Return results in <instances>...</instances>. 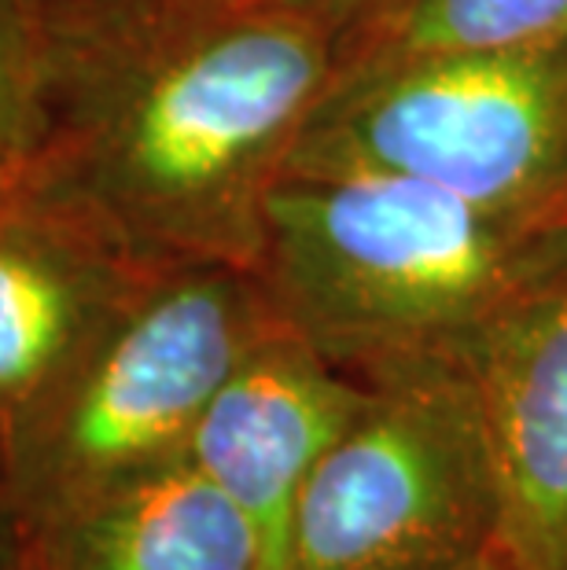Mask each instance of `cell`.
Instances as JSON below:
<instances>
[{
  "mask_svg": "<svg viewBox=\"0 0 567 570\" xmlns=\"http://www.w3.org/2000/svg\"><path fill=\"white\" fill-rule=\"evenodd\" d=\"M284 321L255 269L151 265L78 365L4 442L11 530H45L180 460L222 383Z\"/></svg>",
  "mask_w": 567,
  "mask_h": 570,
  "instance_id": "cell-3",
  "label": "cell"
},
{
  "mask_svg": "<svg viewBox=\"0 0 567 570\" xmlns=\"http://www.w3.org/2000/svg\"><path fill=\"white\" fill-rule=\"evenodd\" d=\"M284 174H377L567 222V41L335 75Z\"/></svg>",
  "mask_w": 567,
  "mask_h": 570,
  "instance_id": "cell-4",
  "label": "cell"
},
{
  "mask_svg": "<svg viewBox=\"0 0 567 570\" xmlns=\"http://www.w3.org/2000/svg\"><path fill=\"white\" fill-rule=\"evenodd\" d=\"M369 402V383L335 368L292 327H276L211 397L192 460L258 527L270 570H284L295 504L332 442Z\"/></svg>",
  "mask_w": 567,
  "mask_h": 570,
  "instance_id": "cell-7",
  "label": "cell"
},
{
  "mask_svg": "<svg viewBox=\"0 0 567 570\" xmlns=\"http://www.w3.org/2000/svg\"><path fill=\"white\" fill-rule=\"evenodd\" d=\"M498 487L468 365L369 383L295 504L284 570H465L493 556Z\"/></svg>",
  "mask_w": 567,
  "mask_h": 570,
  "instance_id": "cell-5",
  "label": "cell"
},
{
  "mask_svg": "<svg viewBox=\"0 0 567 570\" xmlns=\"http://www.w3.org/2000/svg\"><path fill=\"white\" fill-rule=\"evenodd\" d=\"M472 372L498 487V560L567 570V265L479 338Z\"/></svg>",
  "mask_w": 567,
  "mask_h": 570,
  "instance_id": "cell-8",
  "label": "cell"
},
{
  "mask_svg": "<svg viewBox=\"0 0 567 570\" xmlns=\"http://www.w3.org/2000/svg\"><path fill=\"white\" fill-rule=\"evenodd\" d=\"M465 570H509L501 560H498V552L493 556H487V560H479V563H472V567H465Z\"/></svg>",
  "mask_w": 567,
  "mask_h": 570,
  "instance_id": "cell-15",
  "label": "cell"
},
{
  "mask_svg": "<svg viewBox=\"0 0 567 570\" xmlns=\"http://www.w3.org/2000/svg\"><path fill=\"white\" fill-rule=\"evenodd\" d=\"M148 269L45 180L0 191V442L63 383Z\"/></svg>",
  "mask_w": 567,
  "mask_h": 570,
  "instance_id": "cell-6",
  "label": "cell"
},
{
  "mask_svg": "<svg viewBox=\"0 0 567 570\" xmlns=\"http://www.w3.org/2000/svg\"><path fill=\"white\" fill-rule=\"evenodd\" d=\"M11 538V508H8V468H4V442H0V556Z\"/></svg>",
  "mask_w": 567,
  "mask_h": 570,
  "instance_id": "cell-13",
  "label": "cell"
},
{
  "mask_svg": "<svg viewBox=\"0 0 567 570\" xmlns=\"http://www.w3.org/2000/svg\"><path fill=\"white\" fill-rule=\"evenodd\" d=\"M16 533L41 544L48 570H270L258 527L185 456Z\"/></svg>",
  "mask_w": 567,
  "mask_h": 570,
  "instance_id": "cell-9",
  "label": "cell"
},
{
  "mask_svg": "<svg viewBox=\"0 0 567 570\" xmlns=\"http://www.w3.org/2000/svg\"><path fill=\"white\" fill-rule=\"evenodd\" d=\"M567 41V0H365L340 22L335 75Z\"/></svg>",
  "mask_w": 567,
  "mask_h": 570,
  "instance_id": "cell-10",
  "label": "cell"
},
{
  "mask_svg": "<svg viewBox=\"0 0 567 570\" xmlns=\"http://www.w3.org/2000/svg\"><path fill=\"white\" fill-rule=\"evenodd\" d=\"M0 570H48V560H45L38 541L27 538V533L11 530L8 549H4V556H0Z\"/></svg>",
  "mask_w": 567,
  "mask_h": 570,
  "instance_id": "cell-12",
  "label": "cell"
},
{
  "mask_svg": "<svg viewBox=\"0 0 567 570\" xmlns=\"http://www.w3.org/2000/svg\"><path fill=\"white\" fill-rule=\"evenodd\" d=\"M299 4H306V8H313V11H321V16H329L335 27L354 11L358 4H365V0H299Z\"/></svg>",
  "mask_w": 567,
  "mask_h": 570,
  "instance_id": "cell-14",
  "label": "cell"
},
{
  "mask_svg": "<svg viewBox=\"0 0 567 570\" xmlns=\"http://www.w3.org/2000/svg\"><path fill=\"white\" fill-rule=\"evenodd\" d=\"M52 126L38 180L148 265L255 269L265 199L340 59L299 0H48Z\"/></svg>",
  "mask_w": 567,
  "mask_h": 570,
  "instance_id": "cell-1",
  "label": "cell"
},
{
  "mask_svg": "<svg viewBox=\"0 0 567 570\" xmlns=\"http://www.w3.org/2000/svg\"><path fill=\"white\" fill-rule=\"evenodd\" d=\"M567 265V222L377 174H284L258 281L295 335L361 383L468 365L490 324Z\"/></svg>",
  "mask_w": 567,
  "mask_h": 570,
  "instance_id": "cell-2",
  "label": "cell"
},
{
  "mask_svg": "<svg viewBox=\"0 0 567 570\" xmlns=\"http://www.w3.org/2000/svg\"><path fill=\"white\" fill-rule=\"evenodd\" d=\"M52 70L48 0H0V191L38 174L52 126Z\"/></svg>",
  "mask_w": 567,
  "mask_h": 570,
  "instance_id": "cell-11",
  "label": "cell"
}]
</instances>
